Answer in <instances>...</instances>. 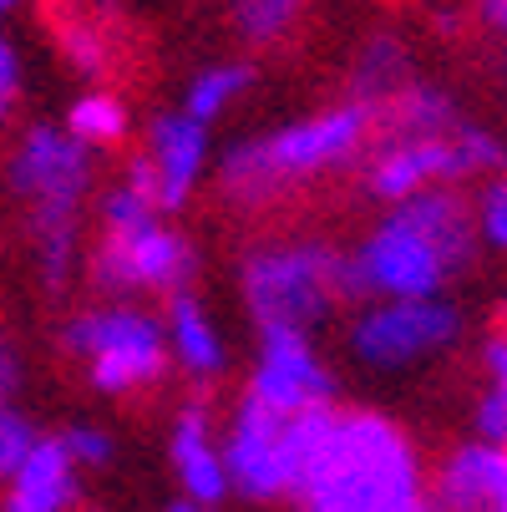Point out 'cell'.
Masks as SVG:
<instances>
[{"instance_id": "1", "label": "cell", "mask_w": 507, "mask_h": 512, "mask_svg": "<svg viewBox=\"0 0 507 512\" xmlns=\"http://www.w3.org/2000/svg\"><path fill=\"white\" fill-rule=\"evenodd\" d=\"M295 497L305 512H437L411 436L381 411H335Z\"/></svg>"}, {"instance_id": "23", "label": "cell", "mask_w": 507, "mask_h": 512, "mask_svg": "<svg viewBox=\"0 0 507 512\" xmlns=\"http://www.w3.org/2000/svg\"><path fill=\"white\" fill-rule=\"evenodd\" d=\"M51 31H56L66 61L77 66L82 77H102V71H107V41H102V31H97L82 11L56 6V11H51Z\"/></svg>"}, {"instance_id": "24", "label": "cell", "mask_w": 507, "mask_h": 512, "mask_svg": "<svg viewBox=\"0 0 507 512\" xmlns=\"http://www.w3.org/2000/svg\"><path fill=\"white\" fill-rule=\"evenodd\" d=\"M36 442H41V431L11 406V401H0V477H16L21 472V462L36 452Z\"/></svg>"}, {"instance_id": "2", "label": "cell", "mask_w": 507, "mask_h": 512, "mask_svg": "<svg viewBox=\"0 0 507 512\" xmlns=\"http://www.w3.org/2000/svg\"><path fill=\"white\" fill-rule=\"evenodd\" d=\"M472 254H477L472 203L452 188H426L396 203V213L350 259L366 300H437L472 264Z\"/></svg>"}, {"instance_id": "30", "label": "cell", "mask_w": 507, "mask_h": 512, "mask_svg": "<svg viewBox=\"0 0 507 512\" xmlns=\"http://www.w3.org/2000/svg\"><path fill=\"white\" fill-rule=\"evenodd\" d=\"M482 365H487V386H507V340H502V330L487 335V345H482Z\"/></svg>"}, {"instance_id": "13", "label": "cell", "mask_w": 507, "mask_h": 512, "mask_svg": "<svg viewBox=\"0 0 507 512\" xmlns=\"http://www.w3.org/2000/svg\"><path fill=\"white\" fill-rule=\"evenodd\" d=\"M437 512H497L507 507V452L492 442H467L447 457L437 477Z\"/></svg>"}, {"instance_id": "9", "label": "cell", "mask_w": 507, "mask_h": 512, "mask_svg": "<svg viewBox=\"0 0 507 512\" xmlns=\"http://www.w3.org/2000/svg\"><path fill=\"white\" fill-rule=\"evenodd\" d=\"M249 401H259L274 416H300L310 406H330L335 401V376L315 355L310 335L264 330L259 365H254V381H249Z\"/></svg>"}, {"instance_id": "4", "label": "cell", "mask_w": 507, "mask_h": 512, "mask_svg": "<svg viewBox=\"0 0 507 512\" xmlns=\"http://www.w3.org/2000/svg\"><path fill=\"white\" fill-rule=\"evenodd\" d=\"M330 264L335 249L325 244H269L254 249L239 269L244 284V305L264 330H295L305 335L310 325H320L335 305V289H330Z\"/></svg>"}, {"instance_id": "19", "label": "cell", "mask_w": 507, "mask_h": 512, "mask_svg": "<svg viewBox=\"0 0 507 512\" xmlns=\"http://www.w3.org/2000/svg\"><path fill=\"white\" fill-rule=\"evenodd\" d=\"M71 142H82V148H117L127 137V107L112 97V92H87L66 107V127H61Z\"/></svg>"}, {"instance_id": "18", "label": "cell", "mask_w": 507, "mask_h": 512, "mask_svg": "<svg viewBox=\"0 0 507 512\" xmlns=\"http://www.w3.org/2000/svg\"><path fill=\"white\" fill-rule=\"evenodd\" d=\"M330 421H335V406H310L300 416H284L279 426V472H284V497H295L325 447L330 436Z\"/></svg>"}, {"instance_id": "21", "label": "cell", "mask_w": 507, "mask_h": 512, "mask_svg": "<svg viewBox=\"0 0 507 512\" xmlns=\"http://www.w3.org/2000/svg\"><path fill=\"white\" fill-rule=\"evenodd\" d=\"M249 82H254V71H249V66H208V71H198V77L188 82L183 117L198 122V127H208V122L219 117V112H224Z\"/></svg>"}, {"instance_id": "35", "label": "cell", "mask_w": 507, "mask_h": 512, "mask_svg": "<svg viewBox=\"0 0 507 512\" xmlns=\"http://www.w3.org/2000/svg\"><path fill=\"white\" fill-rule=\"evenodd\" d=\"M497 512H507V507H497Z\"/></svg>"}, {"instance_id": "25", "label": "cell", "mask_w": 507, "mask_h": 512, "mask_svg": "<svg viewBox=\"0 0 507 512\" xmlns=\"http://www.w3.org/2000/svg\"><path fill=\"white\" fill-rule=\"evenodd\" d=\"M56 447L66 452V462L71 467H107L112 457H117V442L102 431V426H87V421H77V426H66L61 436H56Z\"/></svg>"}, {"instance_id": "29", "label": "cell", "mask_w": 507, "mask_h": 512, "mask_svg": "<svg viewBox=\"0 0 507 512\" xmlns=\"http://www.w3.org/2000/svg\"><path fill=\"white\" fill-rule=\"evenodd\" d=\"M16 87H21V61H16V46L0 36V122L16 107Z\"/></svg>"}, {"instance_id": "8", "label": "cell", "mask_w": 507, "mask_h": 512, "mask_svg": "<svg viewBox=\"0 0 507 512\" xmlns=\"http://www.w3.org/2000/svg\"><path fill=\"white\" fill-rule=\"evenodd\" d=\"M198 259L183 234L163 224H142L127 234H102V249L92 254V284L102 295L127 300L132 289H163V295H183L193 279Z\"/></svg>"}, {"instance_id": "10", "label": "cell", "mask_w": 507, "mask_h": 512, "mask_svg": "<svg viewBox=\"0 0 507 512\" xmlns=\"http://www.w3.org/2000/svg\"><path fill=\"white\" fill-rule=\"evenodd\" d=\"M92 183V153L71 142L61 127H36L11 158V188L36 208V203H61L82 208V193Z\"/></svg>"}, {"instance_id": "17", "label": "cell", "mask_w": 507, "mask_h": 512, "mask_svg": "<svg viewBox=\"0 0 507 512\" xmlns=\"http://www.w3.org/2000/svg\"><path fill=\"white\" fill-rule=\"evenodd\" d=\"M77 234H82V208H61V203H36L31 208V244H36V269L51 295L71 284L77 269Z\"/></svg>"}, {"instance_id": "11", "label": "cell", "mask_w": 507, "mask_h": 512, "mask_svg": "<svg viewBox=\"0 0 507 512\" xmlns=\"http://www.w3.org/2000/svg\"><path fill=\"white\" fill-rule=\"evenodd\" d=\"M279 426L284 416L264 411L259 401H239V416L219 447V462H224V477H229V492L249 497V502H274L284 497V472H279Z\"/></svg>"}, {"instance_id": "34", "label": "cell", "mask_w": 507, "mask_h": 512, "mask_svg": "<svg viewBox=\"0 0 507 512\" xmlns=\"http://www.w3.org/2000/svg\"><path fill=\"white\" fill-rule=\"evenodd\" d=\"M16 6H26V0H0V16H6V11H16Z\"/></svg>"}, {"instance_id": "7", "label": "cell", "mask_w": 507, "mask_h": 512, "mask_svg": "<svg viewBox=\"0 0 507 512\" xmlns=\"http://www.w3.org/2000/svg\"><path fill=\"white\" fill-rule=\"evenodd\" d=\"M462 335V310L452 300H376L350 330L355 360L376 365V371H401L426 355L447 350Z\"/></svg>"}, {"instance_id": "5", "label": "cell", "mask_w": 507, "mask_h": 512, "mask_svg": "<svg viewBox=\"0 0 507 512\" xmlns=\"http://www.w3.org/2000/svg\"><path fill=\"white\" fill-rule=\"evenodd\" d=\"M502 168V142L477 127V122H457L442 137H401L386 142V148L371 158L366 188L386 203H406L426 188H442V183H462L472 173H497Z\"/></svg>"}, {"instance_id": "22", "label": "cell", "mask_w": 507, "mask_h": 512, "mask_svg": "<svg viewBox=\"0 0 507 512\" xmlns=\"http://www.w3.org/2000/svg\"><path fill=\"white\" fill-rule=\"evenodd\" d=\"M305 0H234V26L249 46H274L300 26Z\"/></svg>"}, {"instance_id": "14", "label": "cell", "mask_w": 507, "mask_h": 512, "mask_svg": "<svg viewBox=\"0 0 507 512\" xmlns=\"http://www.w3.org/2000/svg\"><path fill=\"white\" fill-rule=\"evenodd\" d=\"M173 467L188 487V502L193 507H219L229 497V477H224V462H219V447H213V436H208V411L203 406H183L178 421H173Z\"/></svg>"}, {"instance_id": "12", "label": "cell", "mask_w": 507, "mask_h": 512, "mask_svg": "<svg viewBox=\"0 0 507 512\" xmlns=\"http://www.w3.org/2000/svg\"><path fill=\"white\" fill-rule=\"evenodd\" d=\"M142 158L153 163V178H158V213H178L193 198L198 173L208 163V132L188 122L183 112H163L148 127V153Z\"/></svg>"}, {"instance_id": "31", "label": "cell", "mask_w": 507, "mask_h": 512, "mask_svg": "<svg viewBox=\"0 0 507 512\" xmlns=\"http://www.w3.org/2000/svg\"><path fill=\"white\" fill-rule=\"evenodd\" d=\"M11 391H16V360H11L6 345H0V401H11Z\"/></svg>"}, {"instance_id": "26", "label": "cell", "mask_w": 507, "mask_h": 512, "mask_svg": "<svg viewBox=\"0 0 507 512\" xmlns=\"http://www.w3.org/2000/svg\"><path fill=\"white\" fill-rule=\"evenodd\" d=\"M102 224H107V234H127V229H142V224H158V208L142 203L132 188H112L102 198Z\"/></svg>"}, {"instance_id": "20", "label": "cell", "mask_w": 507, "mask_h": 512, "mask_svg": "<svg viewBox=\"0 0 507 512\" xmlns=\"http://www.w3.org/2000/svg\"><path fill=\"white\" fill-rule=\"evenodd\" d=\"M411 82V66H406V46L396 36H376L355 61V92H360V107H376L386 102L396 87Z\"/></svg>"}, {"instance_id": "6", "label": "cell", "mask_w": 507, "mask_h": 512, "mask_svg": "<svg viewBox=\"0 0 507 512\" xmlns=\"http://www.w3.org/2000/svg\"><path fill=\"white\" fill-rule=\"evenodd\" d=\"M66 350H77L92 360V386L107 396L153 386L168 371V340L163 325L142 310L112 305V310H87L77 320H66L61 330Z\"/></svg>"}, {"instance_id": "3", "label": "cell", "mask_w": 507, "mask_h": 512, "mask_svg": "<svg viewBox=\"0 0 507 512\" xmlns=\"http://www.w3.org/2000/svg\"><path fill=\"white\" fill-rule=\"evenodd\" d=\"M366 137H371V112L360 102H345V107H330L320 117L289 122L269 137H249L239 148H229L219 163V183L229 198L259 208V203H274L284 188H295V183L355 158Z\"/></svg>"}, {"instance_id": "28", "label": "cell", "mask_w": 507, "mask_h": 512, "mask_svg": "<svg viewBox=\"0 0 507 512\" xmlns=\"http://www.w3.org/2000/svg\"><path fill=\"white\" fill-rule=\"evenodd\" d=\"M472 421H477V442L502 447V431H507V386H487V391L477 396Z\"/></svg>"}, {"instance_id": "27", "label": "cell", "mask_w": 507, "mask_h": 512, "mask_svg": "<svg viewBox=\"0 0 507 512\" xmlns=\"http://www.w3.org/2000/svg\"><path fill=\"white\" fill-rule=\"evenodd\" d=\"M472 224H477V239H487L492 249L507 244V188H502V178H492V183L482 188Z\"/></svg>"}, {"instance_id": "33", "label": "cell", "mask_w": 507, "mask_h": 512, "mask_svg": "<svg viewBox=\"0 0 507 512\" xmlns=\"http://www.w3.org/2000/svg\"><path fill=\"white\" fill-rule=\"evenodd\" d=\"M168 512H203V507H193V502H173Z\"/></svg>"}, {"instance_id": "15", "label": "cell", "mask_w": 507, "mask_h": 512, "mask_svg": "<svg viewBox=\"0 0 507 512\" xmlns=\"http://www.w3.org/2000/svg\"><path fill=\"white\" fill-rule=\"evenodd\" d=\"M71 502H77V467L66 462L56 436H41L36 452L11 477V497L0 512H66Z\"/></svg>"}, {"instance_id": "16", "label": "cell", "mask_w": 507, "mask_h": 512, "mask_svg": "<svg viewBox=\"0 0 507 512\" xmlns=\"http://www.w3.org/2000/svg\"><path fill=\"white\" fill-rule=\"evenodd\" d=\"M163 340H168V350L188 365L193 376L213 381V376L224 371V340H219V325H213V315L198 305V295H188V289L168 300Z\"/></svg>"}, {"instance_id": "32", "label": "cell", "mask_w": 507, "mask_h": 512, "mask_svg": "<svg viewBox=\"0 0 507 512\" xmlns=\"http://www.w3.org/2000/svg\"><path fill=\"white\" fill-rule=\"evenodd\" d=\"M482 16H487L492 31H502V21H507V0H482Z\"/></svg>"}]
</instances>
